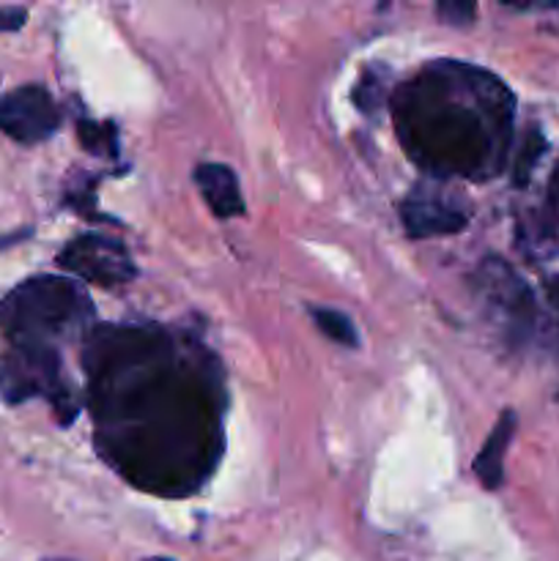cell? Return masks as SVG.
<instances>
[{
  "instance_id": "obj_1",
  "label": "cell",
  "mask_w": 559,
  "mask_h": 561,
  "mask_svg": "<svg viewBox=\"0 0 559 561\" xmlns=\"http://www.w3.org/2000/svg\"><path fill=\"white\" fill-rule=\"evenodd\" d=\"M82 367L110 469L153 496L201 491L225 453L228 392L217 356L186 332L107 323L85 334Z\"/></svg>"
},
{
  "instance_id": "obj_2",
  "label": "cell",
  "mask_w": 559,
  "mask_h": 561,
  "mask_svg": "<svg viewBox=\"0 0 559 561\" xmlns=\"http://www.w3.org/2000/svg\"><path fill=\"white\" fill-rule=\"evenodd\" d=\"M406 157L436 179L488 181L507 164L515 96L497 75L460 60H436L389 96Z\"/></svg>"
},
{
  "instance_id": "obj_3",
  "label": "cell",
  "mask_w": 559,
  "mask_h": 561,
  "mask_svg": "<svg viewBox=\"0 0 559 561\" xmlns=\"http://www.w3.org/2000/svg\"><path fill=\"white\" fill-rule=\"evenodd\" d=\"M93 321V301L66 277L38 274L0 301V329L11 345H47L82 332Z\"/></svg>"
},
{
  "instance_id": "obj_4",
  "label": "cell",
  "mask_w": 559,
  "mask_h": 561,
  "mask_svg": "<svg viewBox=\"0 0 559 561\" xmlns=\"http://www.w3.org/2000/svg\"><path fill=\"white\" fill-rule=\"evenodd\" d=\"M475 299L486 321L497 329L507 348H524L537 329V301L526 279L497 255H488L477 266Z\"/></svg>"
},
{
  "instance_id": "obj_5",
  "label": "cell",
  "mask_w": 559,
  "mask_h": 561,
  "mask_svg": "<svg viewBox=\"0 0 559 561\" xmlns=\"http://www.w3.org/2000/svg\"><path fill=\"white\" fill-rule=\"evenodd\" d=\"M0 394L9 403L31 398L49 400L64 425H69L80 411L75 389L60 376L58 348L47 345H11V351L0 356Z\"/></svg>"
},
{
  "instance_id": "obj_6",
  "label": "cell",
  "mask_w": 559,
  "mask_h": 561,
  "mask_svg": "<svg viewBox=\"0 0 559 561\" xmlns=\"http://www.w3.org/2000/svg\"><path fill=\"white\" fill-rule=\"evenodd\" d=\"M58 266L80 277L82 283L99 285V288H118L137 277V266L129 250L121 241L99 233L71 239L58 252Z\"/></svg>"
},
{
  "instance_id": "obj_7",
  "label": "cell",
  "mask_w": 559,
  "mask_h": 561,
  "mask_svg": "<svg viewBox=\"0 0 559 561\" xmlns=\"http://www.w3.org/2000/svg\"><path fill=\"white\" fill-rule=\"evenodd\" d=\"M60 126V110L44 85H22L0 96V131L16 142H42Z\"/></svg>"
},
{
  "instance_id": "obj_8",
  "label": "cell",
  "mask_w": 559,
  "mask_h": 561,
  "mask_svg": "<svg viewBox=\"0 0 559 561\" xmlns=\"http://www.w3.org/2000/svg\"><path fill=\"white\" fill-rule=\"evenodd\" d=\"M400 222L411 239H431V236H453L466 228V211L449 195L427 186H417L400 203Z\"/></svg>"
},
{
  "instance_id": "obj_9",
  "label": "cell",
  "mask_w": 559,
  "mask_h": 561,
  "mask_svg": "<svg viewBox=\"0 0 559 561\" xmlns=\"http://www.w3.org/2000/svg\"><path fill=\"white\" fill-rule=\"evenodd\" d=\"M203 201L208 203L219 219H233L244 214V197H241L239 175L223 162H201L192 173Z\"/></svg>"
},
{
  "instance_id": "obj_10",
  "label": "cell",
  "mask_w": 559,
  "mask_h": 561,
  "mask_svg": "<svg viewBox=\"0 0 559 561\" xmlns=\"http://www.w3.org/2000/svg\"><path fill=\"white\" fill-rule=\"evenodd\" d=\"M515 427H518V416H515V411L507 409L502 416H499L497 425H493V431L488 433L482 449L477 453L475 474L480 477V482L486 491H499V488H502L504 455H507L510 442H513Z\"/></svg>"
},
{
  "instance_id": "obj_11",
  "label": "cell",
  "mask_w": 559,
  "mask_h": 561,
  "mask_svg": "<svg viewBox=\"0 0 559 561\" xmlns=\"http://www.w3.org/2000/svg\"><path fill=\"white\" fill-rule=\"evenodd\" d=\"M310 316L316 321V327L321 329L323 337H329L332 343L345 345V348H356L360 345V334H356L354 321L345 312L332 310V307H310Z\"/></svg>"
},
{
  "instance_id": "obj_12",
  "label": "cell",
  "mask_w": 559,
  "mask_h": 561,
  "mask_svg": "<svg viewBox=\"0 0 559 561\" xmlns=\"http://www.w3.org/2000/svg\"><path fill=\"white\" fill-rule=\"evenodd\" d=\"M543 151H546V137L537 126H529L524 135V142H521V151L515 157V168H513V184L515 186H526L529 184L532 173H535L537 162H540Z\"/></svg>"
},
{
  "instance_id": "obj_13",
  "label": "cell",
  "mask_w": 559,
  "mask_h": 561,
  "mask_svg": "<svg viewBox=\"0 0 559 561\" xmlns=\"http://www.w3.org/2000/svg\"><path fill=\"white\" fill-rule=\"evenodd\" d=\"M354 102L360 104L362 113H376L384 104V75L378 69L362 71L360 82L354 88Z\"/></svg>"
},
{
  "instance_id": "obj_14",
  "label": "cell",
  "mask_w": 559,
  "mask_h": 561,
  "mask_svg": "<svg viewBox=\"0 0 559 561\" xmlns=\"http://www.w3.org/2000/svg\"><path fill=\"white\" fill-rule=\"evenodd\" d=\"M80 131V142L93 153H107V157H115V131L104 129V124H93V121H80L77 126Z\"/></svg>"
},
{
  "instance_id": "obj_15",
  "label": "cell",
  "mask_w": 559,
  "mask_h": 561,
  "mask_svg": "<svg viewBox=\"0 0 559 561\" xmlns=\"http://www.w3.org/2000/svg\"><path fill=\"white\" fill-rule=\"evenodd\" d=\"M475 5L471 3H438L436 5V14L442 16L447 25H469L471 20H475Z\"/></svg>"
},
{
  "instance_id": "obj_16",
  "label": "cell",
  "mask_w": 559,
  "mask_h": 561,
  "mask_svg": "<svg viewBox=\"0 0 559 561\" xmlns=\"http://www.w3.org/2000/svg\"><path fill=\"white\" fill-rule=\"evenodd\" d=\"M548 217L554 225H559V164L548 179Z\"/></svg>"
},
{
  "instance_id": "obj_17",
  "label": "cell",
  "mask_w": 559,
  "mask_h": 561,
  "mask_svg": "<svg viewBox=\"0 0 559 561\" xmlns=\"http://www.w3.org/2000/svg\"><path fill=\"white\" fill-rule=\"evenodd\" d=\"M25 16H27L25 9H14V5L0 9V31H16V27L25 25Z\"/></svg>"
},
{
  "instance_id": "obj_18",
  "label": "cell",
  "mask_w": 559,
  "mask_h": 561,
  "mask_svg": "<svg viewBox=\"0 0 559 561\" xmlns=\"http://www.w3.org/2000/svg\"><path fill=\"white\" fill-rule=\"evenodd\" d=\"M546 296H548V305H551L554 318H557V327H559V274L546 279Z\"/></svg>"
},
{
  "instance_id": "obj_19",
  "label": "cell",
  "mask_w": 559,
  "mask_h": 561,
  "mask_svg": "<svg viewBox=\"0 0 559 561\" xmlns=\"http://www.w3.org/2000/svg\"><path fill=\"white\" fill-rule=\"evenodd\" d=\"M142 561H175V559H168V557H151V559H142Z\"/></svg>"
},
{
  "instance_id": "obj_20",
  "label": "cell",
  "mask_w": 559,
  "mask_h": 561,
  "mask_svg": "<svg viewBox=\"0 0 559 561\" xmlns=\"http://www.w3.org/2000/svg\"><path fill=\"white\" fill-rule=\"evenodd\" d=\"M53 561H66V559H53Z\"/></svg>"
}]
</instances>
